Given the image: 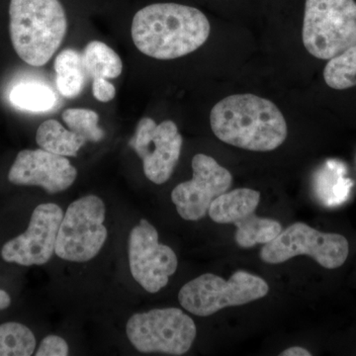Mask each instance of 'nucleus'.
I'll return each instance as SVG.
<instances>
[{"label":"nucleus","instance_id":"nucleus-13","mask_svg":"<svg viewBox=\"0 0 356 356\" xmlns=\"http://www.w3.org/2000/svg\"><path fill=\"white\" fill-rule=\"evenodd\" d=\"M63 218L64 212L57 204H40L24 233L4 243L1 248L3 261L22 266L47 264L55 254Z\"/></svg>","mask_w":356,"mask_h":356},{"label":"nucleus","instance_id":"nucleus-7","mask_svg":"<svg viewBox=\"0 0 356 356\" xmlns=\"http://www.w3.org/2000/svg\"><path fill=\"white\" fill-rule=\"evenodd\" d=\"M105 214V204L98 196H83L70 204L58 229L56 254L72 262L95 259L108 236Z\"/></svg>","mask_w":356,"mask_h":356},{"label":"nucleus","instance_id":"nucleus-3","mask_svg":"<svg viewBox=\"0 0 356 356\" xmlns=\"http://www.w3.org/2000/svg\"><path fill=\"white\" fill-rule=\"evenodd\" d=\"M9 16L11 42L21 60L33 67L49 63L67 34L60 0H11Z\"/></svg>","mask_w":356,"mask_h":356},{"label":"nucleus","instance_id":"nucleus-15","mask_svg":"<svg viewBox=\"0 0 356 356\" xmlns=\"http://www.w3.org/2000/svg\"><path fill=\"white\" fill-rule=\"evenodd\" d=\"M346 170L343 163L329 161L314 177L316 197L325 207H337L350 198L353 182L344 177Z\"/></svg>","mask_w":356,"mask_h":356},{"label":"nucleus","instance_id":"nucleus-10","mask_svg":"<svg viewBox=\"0 0 356 356\" xmlns=\"http://www.w3.org/2000/svg\"><path fill=\"white\" fill-rule=\"evenodd\" d=\"M129 264L134 280L149 293L168 285L178 261L172 248L159 242V233L147 220H140L129 236Z\"/></svg>","mask_w":356,"mask_h":356},{"label":"nucleus","instance_id":"nucleus-11","mask_svg":"<svg viewBox=\"0 0 356 356\" xmlns=\"http://www.w3.org/2000/svg\"><path fill=\"white\" fill-rule=\"evenodd\" d=\"M182 136L177 124L170 120L156 124L152 118L140 119L130 146L143 161L147 179L163 184L170 179L182 149Z\"/></svg>","mask_w":356,"mask_h":356},{"label":"nucleus","instance_id":"nucleus-9","mask_svg":"<svg viewBox=\"0 0 356 356\" xmlns=\"http://www.w3.org/2000/svg\"><path fill=\"white\" fill-rule=\"evenodd\" d=\"M261 193L250 188L226 192L211 204L208 214L218 224H234L236 245L242 248L266 245L276 238L282 226L280 222L255 215Z\"/></svg>","mask_w":356,"mask_h":356},{"label":"nucleus","instance_id":"nucleus-21","mask_svg":"<svg viewBox=\"0 0 356 356\" xmlns=\"http://www.w3.org/2000/svg\"><path fill=\"white\" fill-rule=\"evenodd\" d=\"M36 344V337L26 325L17 322L0 325V356H30Z\"/></svg>","mask_w":356,"mask_h":356},{"label":"nucleus","instance_id":"nucleus-8","mask_svg":"<svg viewBox=\"0 0 356 356\" xmlns=\"http://www.w3.org/2000/svg\"><path fill=\"white\" fill-rule=\"evenodd\" d=\"M350 254L348 240L339 234L323 233L304 222H295L261 250L262 261L280 264L298 255H308L327 269L343 266Z\"/></svg>","mask_w":356,"mask_h":356},{"label":"nucleus","instance_id":"nucleus-16","mask_svg":"<svg viewBox=\"0 0 356 356\" xmlns=\"http://www.w3.org/2000/svg\"><path fill=\"white\" fill-rule=\"evenodd\" d=\"M81 56L86 79H91L92 83L117 79L123 70V63L118 54L103 42L91 41L86 44Z\"/></svg>","mask_w":356,"mask_h":356},{"label":"nucleus","instance_id":"nucleus-18","mask_svg":"<svg viewBox=\"0 0 356 356\" xmlns=\"http://www.w3.org/2000/svg\"><path fill=\"white\" fill-rule=\"evenodd\" d=\"M54 67L57 72L56 84L60 95L65 98H74L81 95L88 81L81 53L74 49H65L56 58Z\"/></svg>","mask_w":356,"mask_h":356},{"label":"nucleus","instance_id":"nucleus-17","mask_svg":"<svg viewBox=\"0 0 356 356\" xmlns=\"http://www.w3.org/2000/svg\"><path fill=\"white\" fill-rule=\"evenodd\" d=\"M36 142L41 149L63 156H76L86 140L67 130L57 120L44 121L39 126Z\"/></svg>","mask_w":356,"mask_h":356},{"label":"nucleus","instance_id":"nucleus-20","mask_svg":"<svg viewBox=\"0 0 356 356\" xmlns=\"http://www.w3.org/2000/svg\"><path fill=\"white\" fill-rule=\"evenodd\" d=\"M325 83L343 90L356 86V44L330 58L324 70Z\"/></svg>","mask_w":356,"mask_h":356},{"label":"nucleus","instance_id":"nucleus-19","mask_svg":"<svg viewBox=\"0 0 356 356\" xmlns=\"http://www.w3.org/2000/svg\"><path fill=\"white\" fill-rule=\"evenodd\" d=\"M9 98L14 106L32 112L48 111L58 99L53 89L40 83L18 84L11 90Z\"/></svg>","mask_w":356,"mask_h":356},{"label":"nucleus","instance_id":"nucleus-23","mask_svg":"<svg viewBox=\"0 0 356 356\" xmlns=\"http://www.w3.org/2000/svg\"><path fill=\"white\" fill-rule=\"evenodd\" d=\"M69 344L63 337L48 336L40 343L37 356H67L69 355Z\"/></svg>","mask_w":356,"mask_h":356},{"label":"nucleus","instance_id":"nucleus-6","mask_svg":"<svg viewBox=\"0 0 356 356\" xmlns=\"http://www.w3.org/2000/svg\"><path fill=\"white\" fill-rule=\"evenodd\" d=\"M129 341L140 353L185 355L195 341V323L180 309L134 314L126 325Z\"/></svg>","mask_w":356,"mask_h":356},{"label":"nucleus","instance_id":"nucleus-25","mask_svg":"<svg viewBox=\"0 0 356 356\" xmlns=\"http://www.w3.org/2000/svg\"><path fill=\"white\" fill-rule=\"evenodd\" d=\"M11 305V297L4 290L0 289V311L6 310Z\"/></svg>","mask_w":356,"mask_h":356},{"label":"nucleus","instance_id":"nucleus-24","mask_svg":"<svg viewBox=\"0 0 356 356\" xmlns=\"http://www.w3.org/2000/svg\"><path fill=\"white\" fill-rule=\"evenodd\" d=\"M310 351L301 348V346H292V348H287L286 350L280 353V356H311Z\"/></svg>","mask_w":356,"mask_h":356},{"label":"nucleus","instance_id":"nucleus-12","mask_svg":"<svg viewBox=\"0 0 356 356\" xmlns=\"http://www.w3.org/2000/svg\"><path fill=\"white\" fill-rule=\"evenodd\" d=\"M193 177L178 184L172 200L179 216L186 221H198L206 216L211 204L231 187V172L207 154H197L192 159Z\"/></svg>","mask_w":356,"mask_h":356},{"label":"nucleus","instance_id":"nucleus-14","mask_svg":"<svg viewBox=\"0 0 356 356\" xmlns=\"http://www.w3.org/2000/svg\"><path fill=\"white\" fill-rule=\"evenodd\" d=\"M76 177V168L69 159L43 149L19 152L8 172L11 184L40 186L50 194L67 191Z\"/></svg>","mask_w":356,"mask_h":356},{"label":"nucleus","instance_id":"nucleus-22","mask_svg":"<svg viewBox=\"0 0 356 356\" xmlns=\"http://www.w3.org/2000/svg\"><path fill=\"white\" fill-rule=\"evenodd\" d=\"M62 118L70 130L79 134L86 142H99L104 138V131L98 126L99 116L92 110L67 109L63 112Z\"/></svg>","mask_w":356,"mask_h":356},{"label":"nucleus","instance_id":"nucleus-5","mask_svg":"<svg viewBox=\"0 0 356 356\" xmlns=\"http://www.w3.org/2000/svg\"><path fill=\"white\" fill-rule=\"evenodd\" d=\"M268 284L254 274L236 271L229 280L205 273L189 281L178 294L180 305L199 317H208L227 307L241 306L264 298Z\"/></svg>","mask_w":356,"mask_h":356},{"label":"nucleus","instance_id":"nucleus-2","mask_svg":"<svg viewBox=\"0 0 356 356\" xmlns=\"http://www.w3.org/2000/svg\"><path fill=\"white\" fill-rule=\"evenodd\" d=\"M210 123L218 139L248 151H273L287 138L282 112L270 100L254 95L224 98L213 107Z\"/></svg>","mask_w":356,"mask_h":356},{"label":"nucleus","instance_id":"nucleus-4","mask_svg":"<svg viewBox=\"0 0 356 356\" xmlns=\"http://www.w3.org/2000/svg\"><path fill=\"white\" fill-rule=\"evenodd\" d=\"M302 38L306 50L320 60L356 44L355 0H306Z\"/></svg>","mask_w":356,"mask_h":356},{"label":"nucleus","instance_id":"nucleus-1","mask_svg":"<svg viewBox=\"0 0 356 356\" xmlns=\"http://www.w3.org/2000/svg\"><path fill=\"white\" fill-rule=\"evenodd\" d=\"M202 11L177 3H154L135 14L132 39L138 50L156 60H173L198 50L209 38Z\"/></svg>","mask_w":356,"mask_h":356}]
</instances>
